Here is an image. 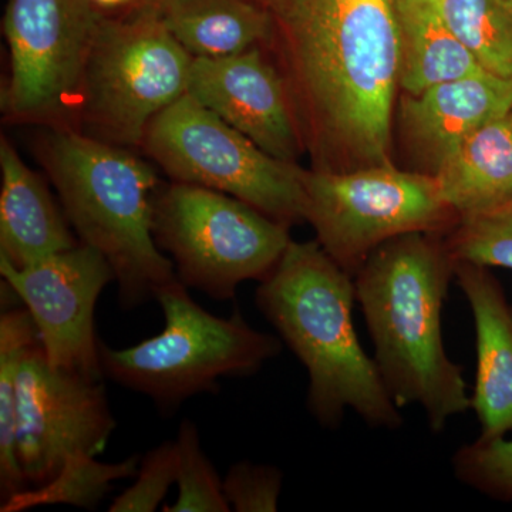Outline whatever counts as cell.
Segmentation results:
<instances>
[{
  "instance_id": "6da1fadb",
  "label": "cell",
  "mask_w": 512,
  "mask_h": 512,
  "mask_svg": "<svg viewBox=\"0 0 512 512\" xmlns=\"http://www.w3.org/2000/svg\"><path fill=\"white\" fill-rule=\"evenodd\" d=\"M274 50L311 170L393 163L399 89L394 0H269Z\"/></svg>"
},
{
  "instance_id": "7a4b0ae2",
  "label": "cell",
  "mask_w": 512,
  "mask_h": 512,
  "mask_svg": "<svg viewBox=\"0 0 512 512\" xmlns=\"http://www.w3.org/2000/svg\"><path fill=\"white\" fill-rule=\"evenodd\" d=\"M454 264L440 232H410L380 245L353 276L387 392L397 407L420 406L434 433L471 409L463 369L443 340Z\"/></svg>"
},
{
  "instance_id": "3957f363",
  "label": "cell",
  "mask_w": 512,
  "mask_h": 512,
  "mask_svg": "<svg viewBox=\"0 0 512 512\" xmlns=\"http://www.w3.org/2000/svg\"><path fill=\"white\" fill-rule=\"evenodd\" d=\"M256 289V308L309 375L308 409L323 429H339L352 409L369 426L399 429L400 407L353 322L355 278L318 241L289 242Z\"/></svg>"
},
{
  "instance_id": "277c9868",
  "label": "cell",
  "mask_w": 512,
  "mask_h": 512,
  "mask_svg": "<svg viewBox=\"0 0 512 512\" xmlns=\"http://www.w3.org/2000/svg\"><path fill=\"white\" fill-rule=\"evenodd\" d=\"M42 160L79 241L113 268L121 308L136 309L178 281L154 238L153 165L76 128H52Z\"/></svg>"
},
{
  "instance_id": "5b68a950",
  "label": "cell",
  "mask_w": 512,
  "mask_h": 512,
  "mask_svg": "<svg viewBox=\"0 0 512 512\" xmlns=\"http://www.w3.org/2000/svg\"><path fill=\"white\" fill-rule=\"evenodd\" d=\"M164 329L124 349L100 340L104 379L143 394L163 414L191 397L218 393L224 377L255 375L282 352L281 338L252 328L235 311L220 318L205 311L180 281L158 293Z\"/></svg>"
},
{
  "instance_id": "8992f818",
  "label": "cell",
  "mask_w": 512,
  "mask_h": 512,
  "mask_svg": "<svg viewBox=\"0 0 512 512\" xmlns=\"http://www.w3.org/2000/svg\"><path fill=\"white\" fill-rule=\"evenodd\" d=\"M192 63L157 9L106 13L87 66L80 123L99 140L141 146L151 121L188 93Z\"/></svg>"
},
{
  "instance_id": "52a82bcc",
  "label": "cell",
  "mask_w": 512,
  "mask_h": 512,
  "mask_svg": "<svg viewBox=\"0 0 512 512\" xmlns=\"http://www.w3.org/2000/svg\"><path fill=\"white\" fill-rule=\"evenodd\" d=\"M291 227L224 192L173 183L160 190L154 238L173 261L178 281L218 302L238 286L262 281L278 264Z\"/></svg>"
},
{
  "instance_id": "ba28073f",
  "label": "cell",
  "mask_w": 512,
  "mask_h": 512,
  "mask_svg": "<svg viewBox=\"0 0 512 512\" xmlns=\"http://www.w3.org/2000/svg\"><path fill=\"white\" fill-rule=\"evenodd\" d=\"M141 147L174 183L232 195L289 227L306 222L305 168L272 157L188 93L151 121Z\"/></svg>"
},
{
  "instance_id": "9c48e42d",
  "label": "cell",
  "mask_w": 512,
  "mask_h": 512,
  "mask_svg": "<svg viewBox=\"0 0 512 512\" xmlns=\"http://www.w3.org/2000/svg\"><path fill=\"white\" fill-rule=\"evenodd\" d=\"M306 222L326 254L355 276L367 256L410 232H447L458 218L436 178L394 164L330 173L305 170Z\"/></svg>"
},
{
  "instance_id": "30bf717a",
  "label": "cell",
  "mask_w": 512,
  "mask_h": 512,
  "mask_svg": "<svg viewBox=\"0 0 512 512\" xmlns=\"http://www.w3.org/2000/svg\"><path fill=\"white\" fill-rule=\"evenodd\" d=\"M104 15L92 0H6L10 73L0 94L6 120L52 128L80 123L87 66Z\"/></svg>"
},
{
  "instance_id": "8fae6325",
  "label": "cell",
  "mask_w": 512,
  "mask_h": 512,
  "mask_svg": "<svg viewBox=\"0 0 512 512\" xmlns=\"http://www.w3.org/2000/svg\"><path fill=\"white\" fill-rule=\"evenodd\" d=\"M101 382L56 369L39 343L26 353L16 386V448L28 487L52 480L73 454L103 453L116 419Z\"/></svg>"
},
{
  "instance_id": "7c38bea8",
  "label": "cell",
  "mask_w": 512,
  "mask_h": 512,
  "mask_svg": "<svg viewBox=\"0 0 512 512\" xmlns=\"http://www.w3.org/2000/svg\"><path fill=\"white\" fill-rule=\"evenodd\" d=\"M0 275L32 315L50 365L103 380L94 312L106 286L116 282L104 255L80 242L25 268L0 256Z\"/></svg>"
},
{
  "instance_id": "4fadbf2b",
  "label": "cell",
  "mask_w": 512,
  "mask_h": 512,
  "mask_svg": "<svg viewBox=\"0 0 512 512\" xmlns=\"http://www.w3.org/2000/svg\"><path fill=\"white\" fill-rule=\"evenodd\" d=\"M266 49L194 59L188 94L272 157L298 163L305 147L291 92Z\"/></svg>"
},
{
  "instance_id": "5bb4252c",
  "label": "cell",
  "mask_w": 512,
  "mask_h": 512,
  "mask_svg": "<svg viewBox=\"0 0 512 512\" xmlns=\"http://www.w3.org/2000/svg\"><path fill=\"white\" fill-rule=\"evenodd\" d=\"M511 109L512 82L483 72L403 93L397 123L416 171L434 175L467 138Z\"/></svg>"
},
{
  "instance_id": "9a60e30c",
  "label": "cell",
  "mask_w": 512,
  "mask_h": 512,
  "mask_svg": "<svg viewBox=\"0 0 512 512\" xmlns=\"http://www.w3.org/2000/svg\"><path fill=\"white\" fill-rule=\"evenodd\" d=\"M454 281L466 296L476 328L477 372L471 409L480 437L512 433V303L488 266L456 261Z\"/></svg>"
},
{
  "instance_id": "2e32d148",
  "label": "cell",
  "mask_w": 512,
  "mask_h": 512,
  "mask_svg": "<svg viewBox=\"0 0 512 512\" xmlns=\"http://www.w3.org/2000/svg\"><path fill=\"white\" fill-rule=\"evenodd\" d=\"M0 256L25 268L76 247L66 212L45 181L25 164L15 147L0 141Z\"/></svg>"
},
{
  "instance_id": "e0dca14e",
  "label": "cell",
  "mask_w": 512,
  "mask_h": 512,
  "mask_svg": "<svg viewBox=\"0 0 512 512\" xmlns=\"http://www.w3.org/2000/svg\"><path fill=\"white\" fill-rule=\"evenodd\" d=\"M458 220L481 217L512 204V128L507 117L467 138L433 175Z\"/></svg>"
},
{
  "instance_id": "ac0fdd59",
  "label": "cell",
  "mask_w": 512,
  "mask_h": 512,
  "mask_svg": "<svg viewBox=\"0 0 512 512\" xmlns=\"http://www.w3.org/2000/svg\"><path fill=\"white\" fill-rule=\"evenodd\" d=\"M157 10L194 59L269 49L274 42V16L255 0H165Z\"/></svg>"
},
{
  "instance_id": "d6986e66",
  "label": "cell",
  "mask_w": 512,
  "mask_h": 512,
  "mask_svg": "<svg viewBox=\"0 0 512 512\" xmlns=\"http://www.w3.org/2000/svg\"><path fill=\"white\" fill-rule=\"evenodd\" d=\"M394 5L399 25V89L403 93L419 94L485 72L431 0H394Z\"/></svg>"
},
{
  "instance_id": "ffe728a7",
  "label": "cell",
  "mask_w": 512,
  "mask_h": 512,
  "mask_svg": "<svg viewBox=\"0 0 512 512\" xmlns=\"http://www.w3.org/2000/svg\"><path fill=\"white\" fill-rule=\"evenodd\" d=\"M39 343L28 309H6L0 315V495L2 501L28 487L16 448V386L26 353Z\"/></svg>"
},
{
  "instance_id": "44dd1931",
  "label": "cell",
  "mask_w": 512,
  "mask_h": 512,
  "mask_svg": "<svg viewBox=\"0 0 512 512\" xmlns=\"http://www.w3.org/2000/svg\"><path fill=\"white\" fill-rule=\"evenodd\" d=\"M140 457L120 463H101L96 456L73 454L52 480L28 487L2 501L0 511L23 512L46 505H70L93 510L110 493L114 483L136 477Z\"/></svg>"
},
{
  "instance_id": "7402d4cb",
  "label": "cell",
  "mask_w": 512,
  "mask_h": 512,
  "mask_svg": "<svg viewBox=\"0 0 512 512\" xmlns=\"http://www.w3.org/2000/svg\"><path fill=\"white\" fill-rule=\"evenodd\" d=\"M485 72L512 82L510 0H431Z\"/></svg>"
},
{
  "instance_id": "603a6c76",
  "label": "cell",
  "mask_w": 512,
  "mask_h": 512,
  "mask_svg": "<svg viewBox=\"0 0 512 512\" xmlns=\"http://www.w3.org/2000/svg\"><path fill=\"white\" fill-rule=\"evenodd\" d=\"M177 450L178 498L165 512H229L227 497L217 468L202 448L200 430L184 419L174 440Z\"/></svg>"
},
{
  "instance_id": "cb8c5ba5",
  "label": "cell",
  "mask_w": 512,
  "mask_h": 512,
  "mask_svg": "<svg viewBox=\"0 0 512 512\" xmlns=\"http://www.w3.org/2000/svg\"><path fill=\"white\" fill-rule=\"evenodd\" d=\"M446 234L454 261L512 271V204L493 214L458 220Z\"/></svg>"
},
{
  "instance_id": "d4e9b609",
  "label": "cell",
  "mask_w": 512,
  "mask_h": 512,
  "mask_svg": "<svg viewBox=\"0 0 512 512\" xmlns=\"http://www.w3.org/2000/svg\"><path fill=\"white\" fill-rule=\"evenodd\" d=\"M454 474L461 483L500 501H512V439L478 437L458 448Z\"/></svg>"
},
{
  "instance_id": "484cf974",
  "label": "cell",
  "mask_w": 512,
  "mask_h": 512,
  "mask_svg": "<svg viewBox=\"0 0 512 512\" xmlns=\"http://www.w3.org/2000/svg\"><path fill=\"white\" fill-rule=\"evenodd\" d=\"M177 450L174 441H163L140 458L136 481L110 504V512H154L171 485L177 483Z\"/></svg>"
},
{
  "instance_id": "4316f807",
  "label": "cell",
  "mask_w": 512,
  "mask_h": 512,
  "mask_svg": "<svg viewBox=\"0 0 512 512\" xmlns=\"http://www.w3.org/2000/svg\"><path fill=\"white\" fill-rule=\"evenodd\" d=\"M284 474L269 464L239 461L232 464L222 480L224 494L235 512L278 510Z\"/></svg>"
},
{
  "instance_id": "83f0119b",
  "label": "cell",
  "mask_w": 512,
  "mask_h": 512,
  "mask_svg": "<svg viewBox=\"0 0 512 512\" xmlns=\"http://www.w3.org/2000/svg\"><path fill=\"white\" fill-rule=\"evenodd\" d=\"M104 13H123L138 8V0H92Z\"/></svg>"
},
{
  "instance_id": "f1b7e54d",
  "label": "cell",
  "mask_w": 512,
  "mask_h": 512,
  "mask_svg": "<svg viewBox=\"0 0 512 512\" xmlns=\"http://www.w3.org/2000/svg\"><path fill=\"white\" fill-rule=\"evenodd\" d=\"M165 0H138V6H144V8L158 9Z\"/></svg>"
},
{
  "instance_id": "f546056e",
  "label": "cell",
  "mask_w": 512,
  "mask_h": 512,
  "mask_svg": "<svg viewBox=\"0 0 512 512\" xmlns=\"http://www.w3.org/2000/svg\"><path fill=\"white\" fill-rule=\"evenodd\" d=\"M255 2L262 3V5H268L269 0H255Z\"/></svg>"
},
{
  "instance_id": "4dcf8cb0",
  "label": "cell",
  "mask_w": 512,
  "mask_h": 512,
  "mask_svg": "<svg viewBox=\"0 0 512 512\" xmlns=\"http://www.w3.org/2000/svg\"><path fill=\"white\" fill-rule=\"evenodd\" d=\"M508 120H510L511 128H512V109L510 111V114H508Z\"/></svg>"
},
{
  "instance_id": "1f68e13d",
  "label": "cell",
  "mask_w": 512,
  "mask_h": 512,
  "mask_svg": "<svg viewBox=\"0 0 512 512\" xmlns=\"http://www.w3.org/2000/svg\"><path fill=\"white\" fill-rule=\"evenodd\" d=\"M510 2L512 3V0H510Z\"/></svg>"
}]
</instances>
